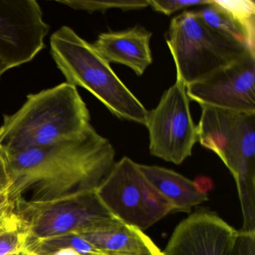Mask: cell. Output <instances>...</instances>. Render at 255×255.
Returning <instances> with one entry per match:
<instances>
[{
  "label": "cell",
  "instance_id": "cell-17",
  "mask_svg": "<svg viewBox=\"0 0 255 255\" xmlns=\"http://www.w3.org/2000/svg\"><path fill=\"white\" fill-rule=\"evenodd\" d=\"M66 249H73L80 255H101L103 253L102 251L76 234L29 240L24 253L47 255L56 251Z\"/></svg>",
  "mask_w": 255,
  "mask_h": 255
},
{
  "label": "cell",
  "instance_id": "cell-15",
  "mask_svg": "<svg viewBox=\"0 0 255 255\" xmlns=\"http://www.w3.org/2000/svg\"><path fill=\"white\" fill-rule=\"evenodd\" d=\"M201 21L210 29L229 39L247 46L255 53V44L249 38L246 31L219 5L211 0L209 5L195 11Z\"/></svg>",
  "mask_w": 255,
  "mask_h": 255
},
{
  "label": "cell",
  "instance_id": "cell-8",
  "mask_svg": "<svg viewBox=\"0 0 255 255\" xmlns=\"http://www.w3.org/2000/svg\"><path fill=\"white\" fill-rule=\"evenodd\" d=\"M144 126L153 156L180 165L192 155L198 142V130L191 116L186 86L180 80L176 79L156 108L149 112Z\"/></svg>",
  "mask_w": 255,
  "mask_h": 255
},
{
  "label": "cell",
  "instance_id": "cell-4",
  "mask_svg": "<svg viewBox=\"0 0 255 255\" xmlns=\"http://www.w3.org/2000/svg\"><path fill=\"white\" fill-rule=\"evenodd\" d=\"M201 108L198 141L231 171L243 210L241 231H255V113Z\"/></svg>",
  "mask_w": 255,
  "mask_h": 255
},
{
  "label": "cell",
  "instance_id": "cell-13",
  "mask_svg": "<svg viewBox=\"0 0 255 255\" xmlns=\"http://www.w3.org/2000/svg\"><path fill=\"white\" fill-rule=\"evenodd\" d=\"M78 235L109 255H164L142 231L116 218Z\"/></svg>",
  "mask_w": 255,
  "mask_h": 255
},
{
  "label": "cell",
  "instance_id": "cell-26",
  "mask_svg": "<svg viewBox=\"0 0 255 255\" xmlns=\"http://www.w3.org/2000/svg\"><path fill=\"white\" fill-rule=\"evenodd\" d=\"M101 255H109V254H106V253H104V252H103V253L101 254Z\"/></svg>",
  "mask_w": 255,
  "mask_h": 255
},
{
  "label": "cell",
  "instance_id": "cell-14",
  "mask_svg": "<svg viewBox=\"0 0 255 255\" xmlns=\"http://www.w3.org/2000/svg\"><path fill=\"white\" fill-rule=\"evenodd\" d=\"M144 177L172 206L174 211L190 213L198 204L208 201L207 195L197 191L193 181L172 170L157 165L138 164Z\"/></svg>",
  "mask_w": 255,
  "mask_h": 255
},
{
  "label": "cell",
  "instance_id": "cell-18",
  "mask_svg": "<svg viewBox=\"0 0 255 255\" xmlns=\"http://www.w3.org/2000/svg\"><path fill=\"white\" fill-rule=\"evenodd\" d=\"M225 10L255 42V2L252 0H213Z\"/></svg>",
  "mask_w": 255,
  "mask_h": 255
},
{
  "label": "cell",
  "instance_id": "cell-22",
  "mask_svg": "<svg viewBox=\"0 0 255 255\" xmlns=\"http://www.w3.org/2000/svg\"><path fill=\"white\" fill-rule=\"evenodd\" d=\"M12 184L9 159L6 150L0 144V193L9 191Z\"/></svg>",
  "mask_w": 255,
  "mask_h": 255
},
{
  "label": "cell",
  "instance_id": "cell-12",
  "mask_svg": "<svg viewBox=\"0 0 255 255\" xmlns=\"http://www.w3.org/2000/svg\"><path fill=\"white\" fill-rule=\"evenodd\" d=\"M151 36V32L136 26L120 32L101 34L92 45L108 63L122 64L141 76L153 61Z\"/></svg>",
  "mask_w": 255,
  "mask_h": 255
},
{
  "label": "cell",
  "instance_id": "cell-7",
  "mask_svg": "<svg viewBox=\"0 0 255 255\" xmlns=\"http://www.w3.org/2000/svg\"><path fill=\"white\" fill-rule=\"evenodd\" d=\"M96 191L113 217L142 231L174 212L128 156L114 164Z\"/></svg>",
  "mask_w": 255,
  "mask_h": 255
},
{
  "label": "cell",
  "instance_id": "cell-24",
  "mask_svg": "<svg viewBox=\"0 0 255 255\" xmlns=\"http://www.w3.org/2000/svg\"><path fill=\"white\" fill-rule=\"evenodd\" d=\"M15 207V203L10 198L8 192L0 197V217Z\"/></svg>",
  "mask_w": 255,
  "mask_h": 255
},
{
  "label": "cell",
  "instance_id": "cell-27",
  "mask_svg": "<svg viewBox=\"0 0 255 255\" xmlns=\"http://www.w3.org/2000/svg\"><path fill=\"white\" fill-rule=\"evenodd\" d=\"M26 255V254H25V253H21V254H19V255Z\"/></svg>",
  "mask_w": 255,
  "mask_h": 255
},
{
  "label": "cell",
  "instance_id": "cell-21",
  "mask_svg": "<svg viewBox=\"0 0 255 255\" xmlns=\"http://www.w3.org/2000/svg\"><path fill=\"white\" fill-rule=\"evenodd\" d=\"M232 255H255V231H238Z\"/></svg>",
  "mask_w": 255,
  "mask_h": 255
},
{
  "label": "cell",
  "instance_id": "cell-19",
  "mask_svg": "<svg viewBox=\"0 0 255 255\" xmlns=\"http://www.w3.org/2000/svg\"><path fill=\"white\" fill-rule=\"evenodd\" d=\"M59 3L68 5L77 10L94 12L105 11L111 8L125 10H137L150 6L149 0H132V1H89V0H59Z\"/></svg>",
  "mask_w": 255,
  "mask_h": 255
},
{
  "label": "cell",
  "instance_id": "cell-11",
  "mask_svg": "<svg viewBox=\"0 0 255 255\" xmlns=\"http://www.w3.org/2000/svg\"><path fill=\"white\" fill-rule=\"evenodd\" d=\"M238 231L218 215L197 212L171 234L164 255H232Z\"/></svg>",
  "mask_w": 255,
  "mask_h": 255
},
{
  "label": "cell",
  "instance_id": "cell-20",
  "mask_svg": "<svg viewBox=\"0 0 255 255\" xmlns=\"http://www.w3.org/2000/svg\"><path fill=\"white\" fill-rule=\"evenodd\" d=\"M210 2L211 0H149V5L154 11L166 15L190 7L204 6Z\"/></svg>",
  "mask_w": 255,
  "mask_h": 255
},
{
  "label": "cell",
  "instance_id": "cell-1",
  "mask_svg": "<svg viewBox=\"0 0 255 255\" xmlns=\"http://www.w3.org/2000/svg\"><path fill=\"white\" fill-rule=\"evenodd\" d=\"M12 184L10 198L47 201L95 189L116 163V150L92 125L81 135L52 145L7 151Z\"/></svg>",
  "mask_w": 255,
  "mask_h": 255
},
{
  "label": "cell",
  "instance_id": "cell-9",
  "mask_svg": "<svg viewBox=\"0 0 255 255\" xmlns=\"http://www.w3.org/2000/svg\"><path fill=\"white\" fill-rule=\"evenodd\" d=\"M49 29L35 0H0V77L32 61Z\"/></svg>",
  "mask_w": 255,
  "mask_h": 255
},
{
  "label": "cell",
  "instance_id": "cell-16",
  "mask_svg": "<svg viewBox=\"0 0 255 255\" xmlns=\"http://www.w3.org/2000/svg\"><path fill=\"white\" fill-rule=\"evenodd\" d=\"M29 239L27 227L14 208L0 217V255L24 253Z\"/></svg>",
  "mask_w": 255,
  "mask_h": 255
},
{
  "label": "cell",
  "instance_id": "cell-25",
  "mask_svg": "<svg viewBox=\"0 0 255 255\" xmlns=\"http://www.w3.org/2000/svg\"><path fill=\"white\" fill-rule=\"evenodd\" d=\"M7 192H8V191H6V192H2V193H0V197L2 196V195H4V194L6 193Z\"/></svg>",
  "mask_w": 255,
  "mask_h": 255
},
{
  "label": "cell",
  "instance_id": "cell-3",
  "mask_svg": "<svg viewBox=\"0 0 255 255\" xmlns=\"http://www.w3.org/2000/svg\"><path fill=\"white\" fill-rule=\"evenodd\" d=\"M50 47L67 83L89 91L119 119L145 125L149 111L92 44L64 26L52 35Z\"/></svg>",
  "mask_w": 255,
  "mask_h": 255
},
{
  "label": "cell",
  "instance_id": "cell-6",
  "mask_svg": "<svg viewBox=\"0 0 255 255\" xmlns=\"http://www.w3.org/2000/svg\"><path fill=\"white\" fill-rule=\"evenodd\" d=\"M14 210L29 231V240L81 234L113 219L96 189L77 191L47 201L18 198Z\"/></svg>",
  "mask_w": 255,
  "mask_h": 255
},
{
  "label": "cell",
  "instance_id": "cell-10",
  "mask_svg": "<svg viewBox=\"0 0 255 255\" xmlns=\"http://www.w3.org/2000/svg\"><path fill=\"white\" fill-rule=\"evenodd\" d=\"M186 95L201 107L255 113V53L249 52L204 80L186 86Z\"/></svg>",
  "mask_w": 255,
  "mask_h": 255
},
{
  "label": "cell",
  "instance_id": "cell-2",
  "mask_svg": "<svg viewBox=\"0 0 255 255\" xmlns=\"http://www.w3.org/2000/svg\"><path fill=\"white\" fill-rule=\"evenodd\" d=\"M90 125L89 110L77 86L66 82L29 95L18 111L4 116L0 144L7 151L46 147L75 138Z\"/></svg>",
  "mask_w": 255,
  "mask_h": 255
},
{
  "label": "cell",
  "instance_id": "cell-23",
  "mask_svg": "<svg viewBox=\"0 0 255 255\" xmlns=\"http://www.w3.org/2000/svg\"><path fill=\"white\" fill-rule=\"evenodd\" d=\"M197 191L200 193L207 195V192L213 189V182L207 177H198L193 181Z\"/></svg>",
  "mask_w": 255,
  "mask_h": 255
},
{
  "label": "cell",
  "instance_id": "cell-5",
  "mask_svg": "<svg viewBox=\"0 0 255 255\" xmlns=\"http://www.w3.org/2000/svg\"><path fill=\"white\" fill-rule=\"evenodd\" d=\"M167 44L177 79L186 88L252 52L247 46L210 29L193 11H184L171 20Z\"/></svg>",
  "mask_w": 255,
  "mask_h": 255
}]
</instances>
